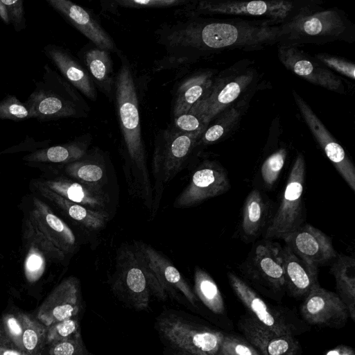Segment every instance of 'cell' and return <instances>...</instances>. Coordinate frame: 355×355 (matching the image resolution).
<instances>
[{
	"label": "cell",
	"instance_id": "obj_1",
	"mask_svg": "<svg viewBox=\"0 0 355 355\" xmlns=\"http://www.w3.org/2000/svg\"><path fill=\"white\" fill-rule=\"evenodd\" d=\"M156 35L158 43L166 51L165 56L158 62L164 69L191 62L212 50L267 43L279 37V31L278 27L189 19L164 24Z\"/></svg>",
	"mask_w": 355,
	"mask_h": 355
},
{
	"label": "cell",
	"instance_id": "obj_2",
	"mask_svg": "<svg viewBox=\"0 0 355 355\" xmlns=\"http://www.w3.org/2000/svg\"><path fill=\"white\" fill-rule=\"evenodd\" d=\"M121 66L116 74L114 100L125 150L131 164L141 172L145 187L148 188L146 154L143 142L138 94L132 68L126 56L116 53Z\"/></svg>",
	"mask_w": 355,
	"mask_h": 355
},
{
	"label": "cell",
	"instance_id": "obj_3",
	"mask_svg": "<svg viewBox=\"0 0 355 355\" xmlns=\"http://www.w3.org/2000/svg\"><path fill=\"white\" fill-rule=\"evenodd\" d=\"M46 74L47 83H40L26 103L32 118L87 117L89 107L78 90L55 71Z\"/></svg>",
	"mask_w": 355,
	"mask_h": 355
},
{
	"label": "cell",
	"instance_id": "obj_4",
	"mask_svg": "<svg viewBox=\"0 0 355 355\" xmlns=\"http://www.w3.org/2000/svg\"><path fill=\"white\" fill-rule=\"evenodd\" d=\"M155 327L172 349L191 355H217L225 336L173 311L159 315Z\"/></svg>",
	"mask_w": 355,
	"mask_h": 355
},
{
	"label": "cell",
	"instance_id": "obj_5",
	"mask_svg": "<svg viewBox=\"0 0 355 355\" xmlns=\"http://www.w3.org/2000/svg\"><path fill=\"white\" fill-rule=\"evenodd\" d=\"M227 277L235 295L259 324L278 334L295 336L306 330V323L294 311L268 304L236 274L228 272Z\"/></svg>",
	"mask_w": 355,
	"mask_h": 355
},
{
	"label": "cell",
	"instance_id": "obj_6",
	"mask_svg": "<svg viewBox=\"0 0 355 355\" xmlns=\"http://www.w3.org/2000/svg\"><path fill=\"white\" fill-rule=\"evenodd\" d=\"M305 176V160L302 154L300 153L290 171L280 205L266 228V239H282L303 224L302 196Z\"/></svg>",
	"mask_w": 355,
	"mask_h": 355
},
{
	"label": "cell",
	"instance_id": "obj_7",
	"mask_svg": "<svg viewBox=\"0 0 355 355\" xmlns=\"http://www.w3.org/2000/svg\"><path fill=\"white\" fill-rule=\"evenodd\" d=\"M252 282L267 293L277 295L286 290L282 248L270 240L253 246L241 268Z\"/></svg>",
	"mask_w": 355,
	"mask_h": 355
},
{
	"label": "cell",
	"instance_id": "obj_8",
	"mask_svg": "<svg viewBox=\"0 0 355 355\" xmlns=\"http://www.w3.org/2000/svg\"><path fill=\"white\" fill-rule=\"evenodd\" d=\"M293 4L285 0L252 1H201L193 5L191 2L179 10L180 14L195 17L198 14H225L233 15L266 17L284 20L291 13Z\"/></svg>",
	"mask_w": 355,
	"mask_h": 355
},
{
	"label": "cell",
	"instance_id": "obj_9",
	"mask_svg": "<svg viewBox=\"0 0 355 355\" xmlns=\"http://www.w3.org/2000/svg\"><path fill=\"white\" fill-rule=\"evenodd\" d=\"M114 275L113 286L120 297L137 309H146L151 291L135 250L124 248L118 252Z\"/></svg>",
	"mask_w": 355,
	"mask_h": 355
},
{
	"label": "cell",
	"instance_id": "obj_10",
	"mask_svg": "<svg viewBox=\"0 0 355 355\" xmlns=\"http://www.w3.org/2000/svg\"><path fill=\"white\" fill-rule=\"evenodd\" d=\"M201 133H184L171 125L157 134L155 140V162L162 168L164 182L169 181L196 146Z\"/></svg>",
	"mask_w": 355,
	"mask_h": 355
},
{
	"label": "cell",
	"instance_id": "obj_11",
	"mask_svg": "<svg viewBox=\"0 0 355 355\" xmlns=\"http://www.w3.org/2000/svg\"><path fill=\"white\" fill-rule=\"evenodd\" d=\"M300 313L306 323L330 328L343 327L349 317L346 305L337 293L319 284L305 296Z\"/></svg>",
	"mask_w": 355,
	"mask_h": 355
},
{
	"label": "cell",
	"instance_id": "obj_12",
	"mask_svg": "<svg viewBox=\"0 0 355 355\" xmlns=\"http://www.w3.org/2000/svg\"><path fill=\"white\" fill-rule=\"evenodd\" d=\"M293 96L302 117L337 171L355 191V167L344 148L327 130L306 101L295 91Z\"/></svg>",
	"mask_w": 355,
	"mask_h": 355
},
{
	"label": "cell",
	"instance_id": "obj_13",
	"mask_svg": "<svg viewBox=\"0 0 355 355\" xmlns=\"http://www.w3.org/2000/svg\"><path fill=\"white\" fill-rule=\"evenodd\" d=\"M230 188L225 169L214 162H206L194 172L189 184L175 201V206L196 205L227 192Z\"/></svg>",
	"mask_w": 355,
	"mask_h": 355
},
{
	"label": "cell",
	"instance_id": "obj_14",
	"mask_svg": "<svg viewBox=\"0 0 355 355\" xmlns=\"http://www.w3.org/2000/svg\"><path fill=\"white\" fill-rule=\"evenodd\" d=\"M278 28L279 36L283 34L295 40L338 37L345 26L336 11L326 10L311 13L302 11Z\"/></svg>",
	"mask_w": 355,
	"mask_h": 355
},
{
	"label": "cell",
	"instance_id": "obj_15",
	"mask_svg": "<svg viewBox=\"0 0 355 355\" xmlns=\"http://www.w3.org/2000/svg\"><path fill=\"white\" fill-rule=\"evenodd\" d=\"M282 239L293 253L316 267L327 263L338 255L331 239L309 224H302Z\"/></svg>",
	"mask_w": 355,
	"mask_h": 355
},
{
	"label": "cell",
	"instance_id": "obj_16",
	"mask_svg": "<svg viewBox=\"0 0 355 355\" xmlns=\"http://www.w3.org/2000/svg\"><path fill=\"white\" fill-rule=\"evenodd\" d=\"M47 2L93 44L109 52L119 51L114 40L92 12L68 0H48Z\"/></svg>",
	"mask_w": 355,
	"mask_h": 355
},
{
	"label": "cell",
	"instance_id": "obj_17",
	"mask_svg": "<svg viewBox=\"0 0 355 355\" xmlns=\"http://www.w3.org/2000/svg\"><path fill=\"white\" fill-rule=\"evenodd\" d=\"M82 298L78 282L69 279L61 284L39 308L36 318L46 327L79 316Z\"/></svg>",
	"mask_w": 355,
	"mask_h": 355
},
{
	"label": "cell",
	"instance_id": "obj_18",
	"mask_svg": "<svg viewBox=\"0 0 355 355\" xmlns=\"http://www.w3.org/2000/svg\"><path fill=\"white\" fill-rule=\"evenodd\" d=\"M281 62L295 74L312 84L344 93L341 80L329 69L322 67L297 49L284 45L278 49Z\"/></svg>",
	"mask_w": 355,
	"mask_h": 355
},
{
	"label": "cell",
	"instance_id": "obj_19",
	"mask_svg": "<svg viewBox=\"0 0 355 355\" xmlns=\"http://www.w3.org/2000/svg\"><path fill=\"white\" fill-rule=\"evenodd\" d=\"M239 327L261 355H302L301 346L295 336L272 332L250 316L241 318Z\"/></svg>",
	"mask_w": 355,
	"mask_h": 355
},
{
	"label": "cell",
	"instance_id": "obj_20",
	"mask_svg": "<svg viewBox=\"0 0 355 355\" xmlns=\"http://www.w3.org/2000/svg\"><path fill=\"white\" fill-rule=\"evenodd\" d=\"M253 78L254 73L248 71L214 81L209 94L202 101L205 125L208 126L218 114L230 107Z\"/></svg>",
	"mask_w": 355,
	"mask_h": 355
},
{
	"label": "cell",
	"instance_id": "obj_21",
	"mask_svg": "<svg viewBox=\"0 0 355 355\" xmlns=\"http://www.w3.org/2000/svg\"><path fill=\"white\" fill-rule=\"evenodd\" d=\"M135 248L166 294L175 296L178 293H181L191 305L196 306L198 298L194 292L178 269L166 258L148 245L140 243Z\"/></svg>",
	"mask_w": 355,
	"mask_h": 355
},
{
	"label": "cell",
	"instance_id": "obj_22",
	"mask_svg": "<svg viewBox=\"0 0 355 355\" xmlns=\"http://www.w3.org/2000/svg\"><path fill=\"white\" fill-rule=\"evenodd\" d=\"M79 57L96 88L112 101L114 98L116 75L110 52L91 44L80 51Z\"/></svg>",
	"mask_w": 355,
	"mask_h": 355
},
{
	"label": "cell",
	"instance_id": "obj_23",
	"mask_svg": "<svg viewBox=\"0 0 355 355\" xmlns=\"http://www.w3.org/2000/svg\"><path fill=\"white\" fill-rule=\"evenodd\" d=\"M45 51L69 84L89 100L96 101V88L79 60L66 49L57 46H48Z\"/></svg>",
	"mask_w": 355,
	"mask_h": 355
},
{
	"label": "cell",
	"instance_id": "obj_24",
	"mask_svg": "<svg viewBox=\"0 0 355 355\" xmlns=\"http://www.w3.org/2000/svg\"><path fill=\"white\" fill-rule=\"evenodd\" d=\"M282 256L286 289L295 297H305L318 284V267L302 259L286 245Z\"/></svg>",
	"mask_w": 355,
	"mask_h": 355
},
{
	"label": "cell",
	"instance_id": "obj_25",
	"mask_svg": "<svg viewBox=\"0 0 355 355\" xmlns=\"http://www.w3.org/2000/svg\"><path fill=\"white\" fill-rule=\"evenodd\" d=\"M212 73L206 71L195 73L182 80L173 96V116L187 112L209 94L214 84Z\"/></svg>",
	"mask_w": 355,
	"mask_h": 355
},
{
	"label": "cell",
	"instance_id": "obj_26",
	"mask_svg": "<svg viewBox=\"0 0 355 355\" xmlns=\"http://www.w3.org/2000/svg\"><path fill=\"white\" fill-rule=\"evenodd\" d=\"M337 295L346 305L349 316L355 320V260L353 257L339 254L331 267Z\"/></svg>",
	"mask_w": 355,
	"mask_h": 355
},
{
	"label": "cell",
	"instance_id": "obj_27",
	"mask_svg": "<svg viewBox=\"0 0 355 355\" xmlns=\"http://www.w3.org/2000/svg\"><path fill=\"white\" fill-rule=\"evenodd\" d=\"M268 203L262 193L253 189L243 205L241 229L247 239L258 236L263 229L268 215Z\"/></svg>",
	"mask_w": 355,
	"mask_h": 355
},
{
	"label": "cell",
	"instance_id": "obj_28",
	"mask_svg": "<svg viewBox=\"0 0 355 355\" xmlns=\"http://www.w3.org/2000/svg\"><path fill=\"white\" fill-rule=\"evenodd\" d=\"M194 293L212 313L217 315L225 313L224 300L216 283L206 271L198 267L194 272Z\"/></svg>",
	"mask_w": 355,
	"mask_h": 355
},
{
	"label": "cell",
	"instance_id": "obj_29",
	"mask_svg": "<svg viewBox=\"0 0 355 355\" xmlns=\"http://www.w3.org/2000/svg\"><path fill=\"white\" fill-rule=\"evenodd\" d=\"M241 103L227 108L207 126L201 135L197 144L208 145L223 138L239 122L242 113Z\"/></svg>",
	"mask_w": 355,
	"mask_h": 355
},
{
	"label": "cell",
	"instance_id": "obj_30",
	"mask_svg": "<svg viewBox=\"0 0 355 355\" xmlns=\"http://www.w3.org/2000/svg\"><path fill=\"white\" fill-rule=\"evenodd\" d=\"M21 317L24 351L28 355H45L47 327L30 314L21 311Z\"/></svg>",
	"mask_w": 355,
	"mask_h": 355
},
{
	"label": "cell",
	"instance_id": "obj_31",
	"mask_svg": "<svg viewBox=\"0 0 355 355\" xmlns=\"http://www.w3.org/2000/svg\"><path fill=\"white\" fill-rule=\"evenodd\" d=\"M23 329L21 311H13L3 314L0 318V346L24 352Z\"/></svg>",
	"mask_w": 355,
	"mask_h": 355
},
{
	"label": "cell",
	"instance_id": "obj_32",
	"mask_svg": "<svg viewBox=\"0 0 355 355\" xmlns=\"http://www.w3.org/2000/svg\"><path fill=\"white\" fill-rule=\"evenodd\" d=\"M101 155L97 150L89 155L87 160L76 163L71 168L74 175L83 183L97 184L101 181L105 169L100 162Z\"/></svg>",
	"mask_w": 355,
	"mask_h": 355
},
{
	"label": "cell",
	"instance_id": "obj_33",
	"mask_svg": "<svg viewBox=\"0 0 355 355\" xmlns=\"http://www.w3.org/2000/svg\"><path fill=\"white\" fill-rule=\"evenodd\" d=\"M202 101L192 107L187 112L174 118L171 126L184 133L202 134L207 127L204 121Z\"/></svg>",
	"mask_w": 355,
	"mask_h": 355
},
{
	"label": "cell",
	"instance_id": "obj_34",
	"mask_svg": "<svg viewBox=\"0 0 355 355\" xmlns=\"http://www.w3.org/2000/svg\"><path fill=\"white\" fill-rule=\"evenodd\" d=\"M285 148H280L268 157L261 167V176L264 185L272 188L279 177L286 157Z\"/></svg>",
	"mask_w": 355,
	"mask_h": 355
},
{
	"label": "cell",
	"instance_id": "obj_35",
	"mask_svg": "<svg viewBox=\"0 0 355 355\" xmlns=\"http://www.w3.org/2000/svg\"><path fill=\"white\" fill-rule=\"evenodd\" d=\"M80 334H81L78 316L64 320L47 327L46 346Z\"/></svg>",
	"mask_w": 355,
	"mask_h": 355
},
{
	"label": "cell",
	"instance_id": "obj_36",
	"mask_svg": "<svg viewBox=\"0 0 355 355\" xmlns=\"http://www.w3.org/2000/svg\"><path fill=\"white\" fill-rule=\"evenodd\" d=\"M217 355H261L245 338L225 334Z\"/></svg>",
	"mask_w": 355,
	"mask_h": 355
},
{
	"label": "cell",
	"instance_id": "obj_37",
	"mask_svg": "<svg viewBox=\"0 0 355 355\" xmlns=\"http://www.w3.org/2000/svg\"><path fill=\"white\" fill-rule=\"evenodd\" d=\"M46 355H92L85 346L81 334L46 346Z\"/></svg>",
	"mask_w": 355,
	"mask_h": 355
},
{
	"label": "cell",
	"instance_id": "obj_38",
	"mask_svg": "<svg viewBox=\"0 0 355 355\" xmlns=\"http://www.w3.org/2000/svg\"><path fill=\"white\" fill-rule=\"evenodd\" d=\"M32 118L26 103H22L14 96H8L0 101V119L21 121Z\"/></svg>",
	"mask_w": 355,
	"mask_h": 355
},
{
	"label": "cell",
	"instance_id": "obj_39",
	"mask_svg": "<svg viewBox=\"0 0 355 355\" xmlns=\"http://www.w3.org/2000/svg\"><path fill=\"white\" fill-rule=\"evenodd\" d=\"M116 6L128 8H166L184 6L188 0H115L111 1Z\"/></svg>",
	"mask_w": 355,
	"mask_h": 355
},
{
	"label": "cell",
	"instance_id": "obj_40",
	"mask_svg": "<svg viewBox=\"0 0 355 355\" xmlns=\"http://www.w3.org/2000/svg\"><path fill=\"white\" fill-rule=\"evenodd\" d=\"M315 58L327 67L349 78L354 79L355 66L353 63L334 55L320 53Z\"/></svg>",
	"mask_w": 355,
	"mask_h": 355
},
{
	"label": "cell",
	"instance_id": "obj_41",
	"mask_svg": "<svg viewBox=\"0 0 355 355\" xmlns=\"http://www.w3.org/2000/svg\"><path fill=\"white\" fill-rule=\"evenodd\" d=\"M6 6L10 21L19 31L24 26L23 1L19 0H1Z\"/></svg>",
	"mask_w": 355,
	"mask_h": 355
},
{
	"label": "cell",
	"instance_id": "obj_42",
	"mask_svg": "<svg viewBox=\"0 0 355 355\" xmlns=\"http://www.w3.org/2000/svg\"><path fill=\"white\" fill-rule=\"evenodd\" d=\"M324 355H355V352L351 347L340 345L329 350Z\"/></svg>",
	"mask_w": 355,
	"mask_h": 355
},
{
	"label": "cell",
	"instance_id": "obj_43",
	"mask_svg": "<svg viewBox=\"0 0 355 355\" xmlns=\"http://www.w3.org/2000/svg\"><path fill=\"white\" fill-rule=\"evenodd\" d=\"M42 264V260L40 257L36 254L31 255L27 263V267L29 270L35 271L40 268Z\"/></svg>",
	"mask_w": 355,
	"mask_h": 355
},
{
	"label": "cell",
	"instance_id": "obj_44",
	"mask_svg": "<svg viewBox=\"0 0 355 355\" xmlns=\"http://www.w3.org/2000/svg\"><path fill=\"white\" fill-rule=\"evenodd\" d=\"M0 355H28L23 351L6 348L0 346Z\"/></svg>",
	"mask_w": 355,
	"mask_h": 355
},
{
	"label": "cell",
	"instance_id": "obj_45",
	"mask_svg": "<svg viewBox=\"0 0 355 355\" xmlns=\"http://www.w3.org/2000/svg\"><path fill=\"white\" fill-rule=\"evenodd\" d=\"M0 17L6 24H8L10 22L7 8L1 2V0H0Z\"/></svg>",
	"mask_w": 355,
	"mask_h": 355
},
{
	"label": "cell",
	"instance_id": "obj_46",
	"mask_svg": "<svg viewBox=\"0 0 355 355\" xmlns=\"http://www.w3.org/2000/svg\"><path fill=\"white\" fill-rule=\"evenodd\" d=\"M173 355H191V354H189L183 352L175 350V352L173 353Z\"/></svg>",
	"mask_w": 355,
	"mask_h": 355
}]
</instances>
